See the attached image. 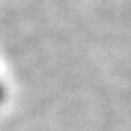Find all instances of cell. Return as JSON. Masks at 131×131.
<instances>
[{
    "mask_svg": "<svg viewBox=\"0 0 131 131\" xmlns=\"http://www.w3.org/2000/svg\"><path fill=\"white\" fill-rule=\"evenodd\" d=\"M4 99H6V86H4L2 79H0V105L4 103Z\"/></svg>",
    "mask_w": 131,
    "mask_h": 131,
    "instance_id": "cell-1",
    "label": "cell"
}]
</instances>
